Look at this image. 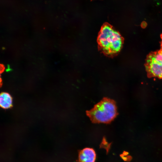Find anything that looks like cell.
<instances>
[{
  "label": "cell",
  "instance_id": "cell-1",
  "mask_svg": "<svg viewBox=\"0 0 162 162\" xmlns=\"http://www.w3.org/2000/svg\"><path fill=\"white\" fill-rule=\"evenodd\" d=\"M98 42L102 52L108 56H112L120 51L123 41L119 33L106 23L102 26L99 33Z\"/></svg>",
  "mask_w": 162,
  "mask_h": 162
},
{
  "label": "cell",
  "instance_id": "cell-2",
  "mask_svg": "<svg viewBox=\"0 0 162 162\" xmlns=\"http://www.w3.org/2000/svg\"><path fill=\"white\" fill-rule=\"evenodd\" d=\"M86 114L93 123L109 124L118 113L115 102L110 98H104L91 110L87 111Z\"/></svg>",
  "mask_w": 162,
  "mask_h": 162
},
{
  "label": "cell",
  "instance_id": "cell-3",
  "mask_svg": "<svg viewBox=\"0 0 162 162\" xmlns=\"http://www.w3.org/2000/svg\"><path fill=\"white\" fill-rule=\"evenodd\" d=\"M146 66L149 77L162 78L161 51L150 54L147 57Z\"/></svg>",
  "mask_w": 162,
  "mask_h": 162
},
{
  "label": "cell",
  "instance_id": "cell-4",
  "mask_svg": "<svg viewBox=\"0 0 162 162\" xmlns=\"http://www.w3.org/2000/svg\"><path fill=\"white\" fill-rule=\"evenodd\" d=\"M96 154L92 148H85L80 151L78 156L79 162H94Z\"/></svg>",
  "mask_w": 162,
  "mask_h": 162
},
{
  "label": "cell",
  "instance_id": "cell-5",
  "mask_svg": "<svg viewBox=\"0 0 162 162\" xmlns=\"http://www.w3.org/2000/svg\"><path fill=\"white\" fill-rule=\"evenodd\" d=\"M0 105L4 109L10 108L12 106V99L10 95L7 92H2L0 96Z\"/></svg>",
  "mask_w": 162,
  "mask_h": 162
},
{
  "label": "cell",
  "instance_id": "cell-6",
  "mask_svg": "<svg viewBox=\"0 0 162 162\" xmlns=\"http://www.w3.org/2000/svg\"><path fill=\"white\" fill-rule=\"evenodd\" d=\"M121 157L123 160L126 161H129L132 159V158L130 156L128 155H124L123 154H122Z\"/></svg>",
  "mask_w": 162,
  "mask_h": 162
},
{
  "label": "cell",
  "instance_id": "cell-7",
  "mask_svg": "<svg viewBox=\"0 0 162 162\" xmlns=\"http://www.w3.org/2000/svg\"><path fill=\"white\" fill-rule=\"evenodd\" d=\"M0 73H3L5 69V66L3 64H0Z\"/></svg>",
  "mask_w": 162,
  "mask_h": 162
},
{
  "label": "cell",
  "instance_id": "cell-8",
  "mask_svg": "<svg viewBox=\"0 0 162 162\" xmlns=\"http://www.w3.org/2000/svg\"><path fill=\"white\" fill-rule=\"evenodd\" d=\"M161 38H162V36L161 37ZM161 52H162V43H161Z\"/></svg>",
  "mask_w": 162,
  "mask_h": 162
},
{
  "label": "cell",
  "instance_id": "cell-9",
  "mask_svg": "<svg viewBox=\"0 0 162 162\" xmlns=\"http://www.w3.org/2000/svg\"></svg>",
  "mask_w": 162,
  "mask_h": 162
}]
</instances>
